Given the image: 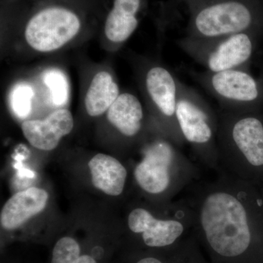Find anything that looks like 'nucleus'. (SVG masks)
I'll list each match as a JSON object with an SVG mask.
<instances>
[{"label":"nucleus","mask_w":263,"mask_h":263,"mask_svg":"<svg viewBox=\"0 0 263 263\" xmlns=\"http://www.w3.org/2000/svg\"><path fill=\"white\" fill-rule=\"evenodd\" d=\"M186 37L208 39L263 29V0H184Z\"/></svg>","instance_id":"nucleus-1"},{"label":"nucleus","mask_w":263,"mask_h":263,"mask_svg":"<svg viewBox=\"0 0 263 263\" xmlns=\"http://www.w3.org/2000/svg\"><path fill=\"white\" fill-rule=\"evenodd\" d=\"M200 220L209 245L220 255L236 257L248 248L247 212L233 195L222 192L209 195L202 204Z\"/></svg>","instance_id":"nucleus-2"},{"label":"nucleus","mask_w":263,"mask_h":263,"mask_svg":"<svg viewBox=\"0 0 263 263\" xmlns=\"http://www.w3.org/2000/svg\"><path fill=\"white\" fill-rule=\"evenodd\" d=\"M83 25L80 10L66 3H48L27 19L24 37L33 49L47 53L60 49L74 39Z\"/></svg>","instance_id":"nucleus-3"},{"label":"nucleus","mask_w":263,"mask_h":263,"mask_svg":"<svg viewBox=\"0 0 263 263\" xmlns=\"http://www.w3.org/2000/svg\"><path fill=\"white\" fill-rule=\"evenodd\" d=\"M257 33L242 32L208 39L185 36L178 41V45L207 71L246 69L254 53V37Z\"/></svg>","instance_id":"nucleus-4"},{"label":"nucleus","mask_w":263,"mask_h":263,"mask_svg":"<svg viewBox=\"0 0 263 263\" xmlns=\"http://www.w3.org/2000/svg\"><path fill=\"white\" fill-rule=\"evenodd\" d=\"M203 89L224 108L239 113L262 100V86L246 69L197 72L194 74Z\"/></svg>","instance_id":"nucleus-5"},{"label":"nucleus","mask_w":263,"mask_h":263,"mask_svg":"<svg viewBox=\"0 0 263 263\" xmlns=\"http://www.w3.org/2000/svg\"><path fill=\"white\" fill-rule=\"evenodd\" d=\"M178 127L186 141L196 145L210 143L214 136L212 110L198 92L179 80L176 112Z\"/></svg>","instance_id":"nucleus-6"},{"label":"nucleus","mask_w":263,"mask_h":263,"mask_svg":"<svg viewBox=\"0 0 263 263\" xmlns=\"http://www.w3.org/2000/svg\"><path fill=\"white\" fill-rule=\"evenodd\" d=\"M72 114L67 109H60L43 120H28L22 123L24 137L34 148L51 151L58 146L63 137L73 129Z\"/></svg>","instance_id":"nucleus-7"},{"label":"nucleus","mask_w":263,"mask_h":263,"mask_svg":"<svg viewBox=\"0 0 263 263\" xmlns=\"http://www.w3.org/2000/svg\"><path fill=\"white\" fill-rule=\"evenodd\" d=\"M173 157L172 148L167 143H159L151 146L135 171L139 186L148 193L164 192L169 185V167Z\"/></svg>","instance_id":"nucleus-8"},{"label":"nucleus","mask_w":263,"mask_h":263,"mask_svg":"<svg viewBox=\"0 0 263 263\" xmlns=\"http://www.w3.org/2000/svg\"><path fill=\"white\" fill-rule=\"evenodd\" d=\"M143 81L145 91L152 105L161 115L177 122L179 79L165 67L155 65L147 70Z\"/></svg>","instance_id":"nucleus-9"},{"label":"nucleus","mask_w":263,"mask_h":263,"mask_svg":"<svg viewBox=\"0 0 263 263\" xmlns=\"http://www.w3.org/2000/svg\"><path fill=\"white\" fill-rule=\"evenodd\" d=\"M128 224L134 233H143L145 243L152 247L172 245L183 231V226L179 221L155 219L143 209H135L129 214Z\"/></svg>","instance_id":"nucleus-10"},{"label":"nucleus","mask_w":263,"mask_h":263,"mask_svg":"<svg viewBox=\"0 0 263 263\" xmlns=\"http://www.w3.org/2000/svg\"><path fill=\"white\" fill-rule=\"evenodd\" d=\"M147 0H114L104 24L105 37L111 42H125L139 25Z\"/></svg>","instance_id":"nucleus-11"},{"label":"nucleus","mask_w":263,"mask_h":263,"mask_svg":"<svg viewBox=\"0 0 263 263\" xmlns=\"http://www.w3.org/2000/svg\"><path fill=\"white\" fill-rule=\"evenodd\" d=\"M48 193L42 189L31 187L15 194L7 201L2 210L1 226L13 230L22 226L46 207Z\"/></svg>","instance_id":"nucleus-12"},{"label":"nucleus","mask_w":263,"mask_h":263,"mask_svg":"<svg viewBox=\"0 0 263 263\" xmlns=\"http://www.w3.org/2000/svg\"><path fill=\"white\" fill-rule=\"evenodd\" d=\"M230 138L235 147L254 166L263 164V124L251 116L237 117L230 125Z\"/></svg>","instance_id":"nucleus-13"},{"label":"nucleus","mask_w":263,"mask_h":263,"mask_svg":"<svg viewBox=\"0 0 263 263\" xmlns=\"http://www.w3.org/2000/svg\"><path fill=\"white\" fill-rule=\"evenodd\" d=\"M93 185L111 196L121 195L127 179L125 167L111 156L98 154L89 162Z\"/></svg>","instance_id":"nucleus-14"},{"label":"nucleus","mask_w":263,"mask_h":263,"mask_svg":"<svg viewBox=\"0 0 263 263\" xmlns=\"http://www.w3.org/2000/svg\"><path fill=\"white\" fill-rule=\"evenodd\" d=\"M107 118L124 136H136L142 127L143 105L136 95L122 93L108 109Z\"/></svg>","instance_id":"nucleus-15"},{"label":"nucleus","mask_w":263,"mask_h":263,"mask_svg":"<svg viewBox=\"0 0 263 263\" xmlns=\"http://www.w3.org/2000/svg\"><path fill=\"white\" fill-rule=\"evenodd\" d=\"M119 88L106 71L98 72L91 80L85 97V108L91 117H99L108 111L119 96Z\"/></svg>","instance_id":"nucleus-16"},{"label":"nucleus","mask_w":263,"mask_h":263,"mask_svg":"<svg viewBox=\"0 0 263 263\" xmlns=\"http://www.w3.org/2000/svg\"><path fill=\"white\" fill-rule=\"evenodd\" d=\"M81 249L76 240L64 237L55 245L51 263H76L80 256Z\"/></svg>","instance_id":"nucleus-17"},{"label":"nucleus","mask_w":263,"mask_h":263,"mask_svg":"<svg viewBox=\"0 0 263 263\" xmlns=\"http://www.w3.org/2000/svg\"><path fill=\"white\" fill-rule=\"evenodd\" d=\"M32 92L29 88L21 87L13 95V108L18 117H27L30 112Z\"/></svg>","instance_id":"nucleus-18"},{"label":"nucleus","mask_w":263,"mask_h":263,"mask_svg":"<svg viewBox=\"0 0 263 263\" xmlns=\"http://www.w3.org/2000/svg\"><path fill=\"white\" fill-rule=\"evenodd\" d=\"M76 263H97L93 257L89 255H83L79 257Z\"/></svg>","instance_id":"nucleus-19"},{"label":"nucleus","mask_w":263,"mask_h":263,"mask_svg":"<svg viewBox=\"0 0 263 263\" xmlns=\"http://www.w3.org/2000/svg\"><path fill=\"white\" fill-rule=\"evenodd\" d=\"M138 263H162L157 259L153 257H147V258L142 259Z\"/></svg>","instance_id":"nucleus-20"},{"label":"nucleus","mask_w":263,"mask_h":263,"mask_svg":"<svg viewBox=\"0 0 263 263\" xmlns=\"http://www.w3.org/2000/svg\"><path fill=\"white\" fill-rule=\"evenodd\" d=\"M183 1H184V0H171V8H174V6L181 5V3H183Z\"/></svg>","instance_id":"nucleus-21"}]
</instances>
